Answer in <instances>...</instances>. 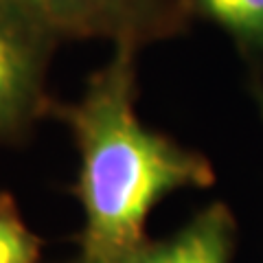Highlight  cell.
<instances>
[{"label": "cell", "instance_id": "277c9868", "mask_svg": "<svg viewBox=\"0 0 263 263\" xmlns=\"http://www.w3.org/2000/svg\"><path fill=\"white\" fill-rule=\"evenodd\" d=\"M112 0H0V5L22 15L42 31L79 29L92 22Z\"/></svg>", "mask_w": 263, "mask_h": 263}, {"label": "cell", "instance_id": "7a4b0ae2", "mask_svg": "<svg viewBox=\"0 0 263 263\" xmlns=\"http://www.w3.org/2000/svg\"><path fill=\"white\" fill-rule=\"evenodd\" d=\"M42 33L0 5V134L27 117L40 92Z\"/></svg>", "mask_w": 263, "mask_h": 263}, {"label": "cell", "instance_id": "52a82bcc", "mask_svg": "<svg viewBox=\"0 0 263 263\" xmlns=\"http://www.w3.org/2000/svg\"><path fill=\"white\" fill-rule=\"evenodd\" d=\"M136 254H125V257H114V259H86V263H134L136 261Z\"/></svg>", "mask_w": 263, "mask_h": 263}, {"label": "cell", "instance_id": "8992f818", "mask_svg": "<svg viewBox=\"0 0 263 263\" xmlns=\"http://www.w3.org/2000/svg\"><path fill=\"white\" fill-rule=\"evenodd\" d=\"M202 5L228 31L263 42V0H202Z\"/></svg>", "mask_w": 263, "mask_h": 263}, {"label": "cell", "instance_id": "6da1fadb", "mask_svg": "<svg viewBox=\"0 0 263 263\" xmlns=\"http://www.w3.org/2000/svg\"><path fill=\"white\" fill-rule=\"evenodd\" d=\"M134 88L132 57L121 48L70 110L81 154L86 259L138 252L145 221L164 195L213 182L202 156L143 125L134 110Z\"/></svg>", "mask_w": 263, "mask_h": 263}, {"label": "cell", "instance_id": "5b68a950", "mask_svg": "<svg viewBox=\"0 0 263 263\" xmlns=\"http://www.w3.org/2000/svg\"><path fill=\"white\" fill-rule=\"evenodd\" d=\"M40 243L11 200H0V263H35Z\"/></svg>", "mask_w": 263, "mask_h": 263}, {"label": "cell", "instance_id": "3957f363", "mask_svg": "<svg viewBox=\"0 0 263 263\" xmlns=\"http://www.w3.org/2000/svg\"><path fill=\"white\" fill-rule=\"evenodd\" d=\"M233 224L226 209L215 206L193 219L174 239L141 248L134 263H228Z\"/></svg>", "mask_w": 263, "mask_h": 263}]
</instances>
